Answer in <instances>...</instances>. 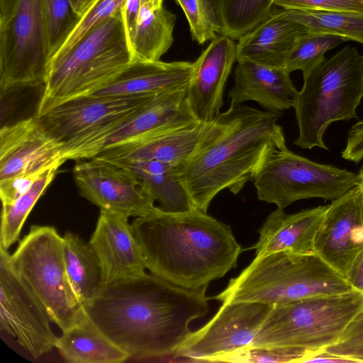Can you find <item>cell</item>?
Returning <instances> with one entry per match:
<instances>
[{"label": "cell", "mask_w": 363, "mask_h": 363, "mask_svg": "<svg viewBox=\"0 0 363 363\" xmlns=\"http://www.w3.org/2000/svg\"><path fill=\"white\" fill-rule=\"evenodd\" d=\"M208 286L191 289L146 272L107 283L84 308L91 322L130 359L174 354L208 313Z\"/></svg>", "instance_id": "6da1fadb"}, {"label": "cell", "mask_w": 363, "mask_h": 363, "mask_svg": "<svg viewBox=\"0 0 363 363\" xmlns=\"http://www.w3.org/2000/svg\"><path fill=\"white\" fill-rule=\"evenodd\" d=\"M131 226L147 269L186 289L224 277L242 250L229 225L198 208L171 213L157 206Z\"/></svg>", "instance_id": "7a4b0ae2"}, {"label": "cell", "mask_w": 363, "mask_h": 363, "mask_svg": "<svg viewBox=\"0 0 363 363\" xmlns=\"http://www.w3.org/2000/svg\"><path fill=\"white\" fill-rule=\"evenodd\" d=\"M281 116L241 104L217 115L196 151L174 167L196 208L207 212L221 191L237 194L252 180Z\"/></svg>", "instance_id": "3957f363"}, {"label": "cell", "mask_w": 363, "mask_h": 363, "mask_svg": "<svg viewBox=\"0 0 363 363\" xmlns=\"http://www.w3.org/2000/svg\"><path fill=\"white\" fill-rule=\"evenodd\" d=\"M352 290L345 278L315 252L281 251L255 257L223 291L211 298L222 303L252 301L274 306Z\"/></svg>", "instance_id": "277c9868"}, {"label": "cell", "mask_w": 363, "mask_h": 363, "mask_svg": "<svg viewBox=\"0 0 363 363\" xmlns=\"http://www.w3.org/2000/svg\"><path fill=\"white\" fill-rule=\"evenodd\" d=\"M132 62L121 10L48 65L36 113L64 101L94 94Z\"/></svg>", "instance_id": "5b68a950"}, {"label": "cell", "mask_w": 363, "mask_h": 363, "mask_svg": "<svg viewBox=\"0 0 363 363\" xmlns=\"http://www.w3.org/2000/svg\"><path fill=\"white\" fill-rule=\"evenodd\" d=\"M303 77L293 107L298 127L294 144L303 149L328 150L323 140L327 128L336 121L358 119L357 108L363 98V55L347 45Z\"/></svg>", "instance_id": "8992f818"}, {"label": "cell", "mask_w": 363, "mask_h": 363, "mask_svg": "<svg viewBox=\"0 0 363 363\" xmlns=\"http://www.w3.org/2000/svg\"><path fill=\"white\" fill-rule=\"evenodd\" d=\"M362 309L363 293L355 290L274 306L249 347H298L318 353L337 343Z\"/></svg>", "instance_id": "52a82bcc"}, {"label": "cell", "mask_w": 363, "mask_h": 363, "mask_svg": "<svg viewBox=\"0 0 363 363\" xmlns=\"http://www.w3.org/2000/svg\"><path fill=\"white\" fill-rule=\"evenodd\" d=\"M251 181L259 200L284 210L305 199H337L357 185V174L292 152L277 125Z\"/></svg>", "instance_id": "ba28073f"}, {"label": "cell", "mask_w": 363, "mask_h": 363, "mask_svg": "<svg viewBox=\"0 0 363 363\" xmlns=\"http://www.w3.org/2000/svg\"><path fill=\"white\" fill-rule=\"evenodd\" d=\"M9 263L62 331L85 319L67 276L62 236L54 227L32 225L9 255Z\"/></svg>", "instance_id": "9c48e42d"}, {"label": "cell", "mask_w": 363, "mask_h": 363, "mask_svg": "<svg viewBox=\"0 0 363 363\" xmlns=\"http://www.w3.org/2000/svg\"><path fill=\"white\" fill-rule=\"evenodd\" d=\"M155 96L86 95L64 101L35 116L47 133L60 143L64 159L77 161Z\"/></svg>", "instance_id": "30bf717a"}, {"label": "cell", "mask_w": 363, "mask_h": 363, "mask_svg": "<svg viewBox=\"0 0 363 363\" xmlns=\"http://www.w3.org/2000/svg\"><path fill=\"white\" fill-rule=\"evenodd\" d=\"M50 57L41 0H18L0 23V91L44 84Z\"/></svg>", "instance_id": "8fae6325"}, {"label": "cell", "mask_w": 363, "mask_h": 363, "mask_svg": "<svg viewBox=\"0 0 363 363\" xmlns=\"http://www.w3.org/2000/svg\"><path fill=\"white\" fill-rule=\"evenodd\" d=\"M39 300L22 282L0 247V327L38 359L55 347L57 337Z\"/></svg>", "instance_id": "7c38bea8"}, {"label": "cell", "mask_w": 363, "mask_h": 363, "mask_svg": "<svg viewBox=\"0 0 363 363\" xmlns=\"http://www.w3.org/2000/svg\"><path fill=\"white\" fill-rule=\"evenodd\" d=\"M73 177L79 194L100 210L140 217L157 206L149 189L130 170L96 158L77 160Z\"/></svg>", "instance_id": "4fadbf2b"}, {"label": "cell", "mask_w": 363, "mask_h": 363, "mask_svg": "<svg viewBox=\"0 0 363 363\" xmlns=\"http://www.w3.org/2000/svg\"><path fill=\"white\" fill-rule=\"evenodd\" d=\"M273 306L252 301L222 303L214 316L191 332L174 357L207 362L249 347Z\"/></svg>", "instance_id": "5bb4252c"}, {"label": "cell", "mask_w": 363, "mask_h": 363, "mask_svg": "<svg viewBox=\"0 0 363 363\" xmlns=\"http://www.w3.org/2000/svg\"><path fill=\"white\" fill-rule=\"evenodd\" d=\"M363 252V188L357 185L328 205L315 252L345 278Z\"/></svg>", "instance_id": "9a60e30c"}, {"label": "cell", "mask_w": 363, "mask_h": 363, "mask_svg": "<svg viewBox=\"0 0 363 363\" xmlns=\"http://www.w3.org/2000/svg\"><path fill=\"white\" fill-rule=\"evenodd\" d=\"M62 147L33 116L0 130V182L62 164Z\"/></svg>", "instance_id": "2e32d148"}, {"label": "cell", "mask_w": 363, "mask_h": 363, "mask_svg": "<svg viewBox=\"0 0 363 363\" xmlns=\"http://www.w3.org/2000/svg\"><path fill=\"white\" fill-rule=\"evenodd\" d=\"M236 60L234 40L221 35L193 62L186 99L198 121L211 123L220 112L225 84Z\"/></svg>", "instance_id": "e0dca14e"}, {"label": "cell", "mask_w": 363, "mask_h": 363, "mask_svg": "<svg viewBox=\"0 0 363 363\" xmlns=\"http://www.w3.org/2000/svg\"><path fill=\"white\" fill-rule=\"evenodd\" d=\"M210 123L195 121L160 130L106 147L92 157L111 163L158 161L176 167L199 147Z\"/></svg>", "instance_id": "ac0fdd59"}, {"label": "cell", "mask_w": 363, "mask_h": 363, "mask_svg": "<svg viewBox=\"0 0 363 363\" xmlns=\"http://www.w3.org/2000/svg\"><path fill=\"white\" fill-rule=\"evenodd\" d=\"M187 89L155 96L120 126L87 149L79 160L89 159L101 150L138 140L156 132L198 121L186 99Z\"/></svg>", "instance_id": "d6986e66"}, {"label": "cell", "mask_w": 363, "mask_h": 363, "mask_svg": "<svg viewBox=\"0 0 363 363\" xmlns=\"http://www.w3.org/2000/svg\"><path fill=\"white\" fill-rule=\"evenodd\" d=\"M89 242L101 264L106 284L145 272L146 264L128 217L100 210Z\"/></svg>", "instance_id": "ffe728a7"}, {"label": "cell", "mask_w": 363, "mask_h": 363, "mask_svg": "<svg viewBox=\"0 0 363 363\" xmlns=\"http://www.w3.org/2000/svg\"><path fill=\"white\" fill-rule=\"evenodd\" d=\"M237 62L230 105L254 101L265 111L281 112L294 107L298 91L283 67L247 60Z\"/></svg>", "instance_id": "44dd1931"}, {"label": "cell", "mask_w": 363, "mask_h": 363, "mask_svg": "<svg viewBox=\"0 0 363 363\" xmlns=\"http://www.w3.org/2000/svg\"><path fill=\"white\" fill-rule=\"evenodd\" d=\"M193 70L194 63L187 61H133L108 84L89 95H158L186 89Z\"/></svg>", "instance_id": "7402d4cb"}, {"label": "cell", "mask_w": 363, "mask_h": 363, "mask_svg": "<svg viewBox=\"0 0 363 363\" xmlns=\"http://www.w3.org/2000/svg\"><path fill=\"white\" fill-rule=\"evenodd\" d=\"M328 205L302 210L293 214L277 208L272 212L259 230V237L253 248L255 257L289 251L315 252V240Z\"/></svg>", "instance_id": "603a6c76"}, {"label": "cell", "mask_w": 363, "mask_h": 363, "mask_svg": "<svg viewBox=\"0 0 363 363\" xmlns=\"http://www.w3.org/2000/svg\"><path fill=\"white\" fill-rule=\"evenodd\" d=\"M307 31L303 24L285 18L279 9H272L265 20L238 40L237 61L283 67L298 39Z\"/></svg>", "instance_id": "cb8c5ba5"}, {"label": "cell", "mask_w": 363, "mask_h": 363, "mask_svg": "<svg viewBox=\"0 0 363 363\" xmlns=\"http://www.w3.org/2000/svg\"><path fill=\"white\" fill-rule=\"evenodd\" d=\"M176 15L167 10L163 0H140L133 31L128 38L133 61H157L171 47Z\"/></svg>", "instance_id": "d4e9b609"}, {"label": "cell", "mask_w": 363, "mask_h": 363, "mask_svg": "<svg viewBox=\"0 0 363 363\" xmlns=\"http://www.w3.org/2000/svg\"><path fill=\"white\" fill-rule=\"evenodd\" d=\"M62 238L67 276L77 298L84 309L106 284L104 273L89 242L71 232H66Z\"/></svg>", "instance_id": "484cf974"}, {"label": "cell", "mask_w": 363, "mask_h": 363, "mask_svg": "<svg viewBox=\"0 0 363 363\" xmlns=\"http://www.w3.org/2000/svg\"><path fill=\"white\" fill-rule=\"evenodd\" d=\"M55 347L69 363H120L130 359L129 355L101 333L87 316L62 331Z\"/></svg>", "instance_id": "4316f807"}, {"label": "cell", "mask_w": 363, "mask_h": 363, "mask_svg": "<svg viewBox=\"0 0 363 363\" xmlns=\"http://www.w3.org/2000/svg\"><path fill=\"white\" fill-rule=\"evenodd\" d=\"M130 170L149 189L160 208L181 213L196 208L179 182L174 167L158 161H130L113 163Z\"/></svg>", "instance_id": "83f0119b"}, {"label": "cell", "mask_w": 363, "mask_h": 363, "mask_svg": "<svg viewBox=\"0 0 363 363\" xmlns=\"http://www.w3.org/2000/svg\"><path fill=\"white\" fill-rule=\"evenodd\" d=\"M61 164L43 170L32 186L16 200L2 204L1 213L0 247L6 250L19 238L21 229L35 204L57 174Z\"/></svg>", "instance_id": "f1b7e54d"}, {"label": "cell", "mask_w": 363, "mask_h": 363, "mask_svg": "<svg viewBox=\"0 0 363 363\" xmlns=\"http://www.w3.org/2000/svg\"><path fill=\"white\" fill-rule=\"evenodd\" d=\"M283 16L303 24L308 32L325 33L363 44V13L279 9Z\"/></svg>", "instance_id": "f546056e"}, {"label": "cell", "mask_w": 363, "mask_h": 363, "mask_svg": "<svg viewBox=\"0 0 363 363\" xmlns=\"http://www.w3.org/2000/svg\"><path fill=\"white\" fill-rule=\"evenodd\" d=\"M274 0H215L221 34L233 40L252 30L272 13Z\"/></svg>", "instance_id": "4dcf8cb0"}, {"label": "cell", "mask_w": 363, "mask_h": 363, "mask_svg": "<svg viewBox=\"0 0 363 363\" xmlns=\"http://www.w3.org/2000/svg\"><path fill=\"white\" fill-rule=\"evenodd\" d=\"M347 41L341 36L307 31L299 37L286 57L283 68L289 74L301 70L309 72L325 59V53Z\"/></svg>", "instance_id": "1f68e13d"}, {"label": "cell", "mask_w": 363, "mask_h": 363, "mask_svg": "<svg viewBox=\"0 0 363 363\" xmlns=\"http://www.w3.org/2000/svg\"><path fill=\"white\" fill-rule=\"evenodd\" d=\"M187 19L191 38L201 45L222 32V23L215 0H174Z\"/></svg>", "instance_id": "d6a6232c"}, {"label": "cell", "mask_w": 363, "mask_h": 363, "mask_svg": "<svg viewBox=\"0 0 363 363\" xmlns=\"http://www.w3.org/2000/svg\"><path fill=\"white\" fill-rule=\"evenodd\" d=\"M315 352L298 347H247L210 358L207 362L257 363L305 362Z\"/></svg>", "instance_id": "836d02e7"}, {"label": "cell", "mask_w": 363, "mask_h": 363, "mask_svg": "<svg viewBox=\"0 0 363 363\" xmlns=\"http://www.w3.org/2000/svg\"><path fill=\"white\" fill-rule=\"evenodd\" d=\"M125 0H96L84 13L58 49L50 57L48 65L63 57L83 38L110 16L121 11Z\"/></svg>", "instance_id": "e575fe53"}, {"label": "cell", "mask_w": 363, "mask_h": 363, "mask_svg": "<svg viewBox=\"0 0 363 363\" xmlns=\"http://www.w3.org/2000/svg\"><path fill=\"white\" fill-rule=\"evenodd\" d=\"M41 2L47 28L50 60L80 17L74 12L69 0H41Z\"/></svg>", "instance_id": "d590c367"}, {"label": "cell", "mask_w": 363, "mask_h": 363, "mask_svg": "<svg viewBox=\"0 0 363 363\" xmlns=\"http://www.w3.org/2000/svg\"><path fill=\"white\" fill-rule=\"evenodd\" d=\"M274 5L285 9L363 13V3L355 0H274Z\"/></svg>", "instance_id": "8d00e7d4"}, {"label": "cell", "mask_w": 363, "mask_h": 363, "mask_svg": "<svg viewBox=\"0 0 363 363\" xmlns=\"http://www.w3.org/2000/svg\"><path fill=\"white\" fill-rule=\"evenodd\" d=\"M363 344V309L347 325L338 342L323 352L331 354L337 350Z\"/></svg>", "instance_id": "74e56055"}, {"label": "cell", "mask_w": 363, "mask_h": 363, "mask_svg": "<svg viewBox=\"0 0 363 363\" xmlns=\"http://www.w3.org/2000/svg\"><path fill=\"white\" fill-rule=\"evenodd\" d=\"M42 172L33 174L18 176L0 182L1 203H11L26 192Z\"/></svg>", "instance_id": "f35d334b"}, {"label": "cell", "mask_w": 363, "mask_h": 363, "mask_svg": "<svg viewBox=\"0 0 363 363\" xmlns=\"http://www.w3.org/2000/svg\"><path fill=\"white\" fill-rule=\"evenodd\" d=\"M346 160L358 164L363 159V121L354 124L348 132L346 146L341 153Z\"/></svg>", "instance_id": "ab89813d"}, {"label": "cell", "mask_w": 363, "mask_h": 363, "mask_svg": "<svg viewBox=\"0 0 363 363\" xmlns=\"http://www.w3.org/2000/svg\"><path fill=\"white\" fill-rule=\"evenodd\" d=\"M140 8V0H125L122 9V14L125 23V30L128 38L135 26L139 11Z\"/></svg>", "instance_id": "60d3db41"}, {"label": "cell", "mask_w": 363, "mask_h": 363, "mask_svg": "<svg viewBox=\"0 0 363 363\" xmlns=\"http://www.w3.org/2000/svg\"><path fill=\"white\" fill-rule=\"evenodd\" d=\"M345 279L353 290L363 293V252L353 262Z\"/></svg>", "instance_id": "b9f144b4"}, {"label": "cell", "mask_w": 363, "mask_h": 363, "mask_svg": "<svg viewBox=\"0 0 363 363\" xmlns=\"http://www.w3.org/2000/svg\"><path fill=\"white\" fill-rule=\"evenodd\" d=\"M330 354L363 362V344L337 350Z\"/></svg>", "instance_id": "7bdbcfd3"}, {"label": "cell", "mask_w": 363, "mask_h": 363, "mask_svg": "<svg viewBox=\"0 0 363 363\" xmlns=\"http://www.w3.org/2000/svg\"><path fill=\"white\" fill-rule=\"evenodd\" d=\"M305 362H329V363H342V362H356L355 361L348 359L344 358L342 357L333 355L325 352L323 351L318 352L313 354L312 357H309L306 360Z\"/></svg>", "instance_id": "ee69618b"}, {"label": "cell", "mask_w": 363, "mask_h": 363, "mask_svg": "<svg viewBox=\"0 0 363 363\" xmlns=\"http://www.w3.org/2000/svg\"><path fill=\"white\" fill-rule=\"evenodd\" d=\"M18 0H0V23L6 22L13 14Z\"/></svg>", "instance_id": "f6af8a7d"}, {"label": "cell", "mask_w": 363, "mask_h": 363, "mask_svg": "<svg viewBox=\"0 0 363 363\" xmlns=\"http://www.w3.org/2000/svg\"><path fill=\"white\" fill-rule=\"evenodd\" d=\"M74 12L80 17L82 13L84 0H69Z\"/></svg>", "instance_id": "bcb514c9"}, {"label": "cell", "mask_w": 363, "mask_h": 363, "mask_svg": "<svg viewBox=\"0 0 363 363\" xmlns=\"http://www.w3.org/2000/svg\"><path fill=\"white\" fill-rule=\"evenodd\" d=\"M96 0H84V5L82 15L85 13L88 9L95 2Z\"/></svg>", "instance_id": "7dc6e473"}, {"label": "cell", "mask_w": 363, "mask_h": 363, "mask_svg": "<svg viewBox=\"0 0 363 363\" xmlns=\"http://www.w3.org/2000/svg\"><path fill=\"white\" fill-rule=\"evenodd\" d=\"M357 185L363 188V165L357 173Z\"/></svg>", "instance_id": "c3c4849f"}, {"label": "cell", "mask_w": 363, "mask_h": 363, "mask_svg": "<svg viewBox=\"0 0 363 363\" xmlns=\"http://www.w3.org/2000/svg\"><path fill=\"white\" fill-rule=\"evenodd\" d=\"M355 1H357L363 3V0H355Z\"/></svg>", "instance_id": "681fc988"}]
</instances>
